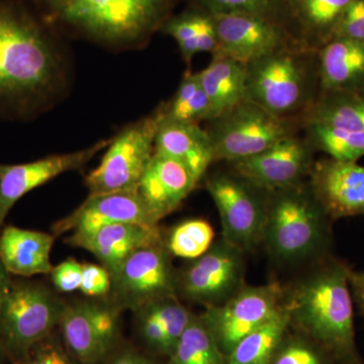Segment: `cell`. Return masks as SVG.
Listing matches in <instances>:
<instances>
[{"label": "cell", "mask_w": 364, "mask_h": 364, "mask_svg": "<svg viewBox=\"0 0 364 364\" xmlns=\"http://www.w3.org/2000/svg\"><path fill=\"white\" fill-rule=\"evenodd\" d=\"M55 235L9 226L0 232V261L11 274H49Z\"/></svg>", "instance_id": "23"}, {"label": "cell", "mask_w": 364, "mask_h": 364, "mask_svg": "<svg viewBox=\"0 0 364 364\" xmlns=\"http://www.w3.org/2000/svg\"><path fill=\"white\" fill-rule=\"evenodd\" d=\"M14 364H25L23 361H14Z\"/></svg>", "instance_id": "44"}, {"label": "cell", "mask_w": 364, "mask_h": 364, "mask_svg": "<svg viewBox=\"0 0 364 364\" xmlns=\"http://www.w3.org/2000/svg\"><path fill=\"white\" fill-rule=\"evenodd\" d=\"M168 358V364H226L214 335L203 318L195 315H191Z\"/></svg>", "instance_id": "29"}, {"label": "cell", "mask_w": 364, "mask_h": 364, "mask_svg": "<svg viewBox=\"0 0 364 364\" xmlns=\"http://www.w3.org/2000/svg\"><path fill=\"white\" fill-rule=\"evenodd\" d=\"M314 149L298 134L286 136L259 154L231 163L233 170L267 191L298 186L310 176Z\"/></svg>", "instance_id": "15"}, {"label": "cell", "mask_w": 364, "mask_h": 364, "mask_svg": "<svg viewBox=\"0 0 364 364\" xmlns=\"http://www.w3.org/2000/svg\"><path fill=\"white\" fill-rule=\"evenodd\" d=\"M161 242L159 226L124 223L102 228L90 236L69 244L93 254L102 267L112 272L139 249Z\"/></svg>", "instance_id": "20"}, {"label": "cell", "mask_w": 364, "mask_h": 364, "mask_svg": "<svg viewBox=\"0 0 364 364\" xmlns=\"http://www.w3.org/2000/svg\"><path fill=\"white\" fill-rule=\"evenodd\" d=\"M165 119L198 124L213 119V109L198 73L186 72L176 95L161 105Z\"/></svg>", "instance_id": "31"}, {"label": "cell", "mask_w": 364, "mask_h": 364, "mask_svg": "<svg viewBox=\"0 0 364 364\" xmlns=\"http://www.w3.org/2000/svg\"><path fill=\"white\" fill-rule=\"evenodd\" d=\"M210 123L207 131L215 162L233 163L259 154L301 128V122L275 116L249 100H243Z\"/></svg>", "instance_id": "6"}, {"label": "cell", "mask_w": 364, "mask_h": 364, "mask_svg": "<svg viewBox=\"0 0 364 364\" xmlns=\"http://www.w3.org/2000/svg\"><path fill=\"white\" fill-rule=\"evenodd\" d=\"M352 296L364 316V270H348Z\"/></svg>", "instance_id": "40"}, {"label": "cell", "mask_w": 364, "mask_h": 364, "mask_svg": "<svg viewBox=\"0 0 364 364\" xmlns=\"http://www.w3.org/2000/svg\"><path fill=\"white\" fill-rule=\"evenodd\" d=\"M331 222L308 182L268 191L263 242L277 259L299 262L326 252Z\"/></svg>", "instance_id": "4"}, {"label": "cell", "mask_w": 364, "mask_h": 364, "mask_svg": "<svg viewBox=\"0 0 364 364\" xmlns=\"http://www.w3.org/2000/svg\"><path fill=\"white\" fill-rule=\"evenodd\" d=\"M214 236V229L205 220H188L171 230L165 246L172 255L195 260L212 247Z\"/></svg>", "instance_id": "33"}, {"label": "cell", "mask_w": 364, "mask_h": 364, "mask_svg": "<svg viewBox=\"0 0 364 364\" xmlns=\"http://www.w3.org/2000/svg\"><path fill=\"white\" fill-rule=\"evenodd\" d=\"M352 0H296L294 16L304 48L317 51L334 38Z\"/></svg>", "instance_id": "26"}, {"label": "cell", "mask_w": 364, "mask_h": 364, "mask_svg": "<svg viewBox=\"0 0 364 364\" xmlns=\"http://www.w3.org/2000/svg\"><path fill=\"white\" fill-rule=\"evenodd\" d=\"M334 38L364 42V0H352L337 26Z\"/></svg>", "instance_id": "38"}, {"label": "cell", "mask_w": 364, "mask_h": 364, "mask_svg": "<svg viewBox=\"0 0 364 364\" xmlns=\"http://www.w3.org/2000/svg\"><path fill=\"white\" fill-rule=\"evenodd\" d=\"M289 326V316L282 310L264 325L254 330L228 354L226 364H270Z\"/></svg>", "instance_id": "28"}, {"label": "cell", "mask_w": 364, "mask_h": 364, "mask_svg": "<svg viewBox=\"0 0 364 364\" xmlns=\"http://www.w3.org/2000/svg\"><path fill=\"white\" fill-rule=\"evenodd\" d=\"M105 364H154L149 358L144 356L133 349H124L112 354L111 358L107 359Z\"/></svg>", "instance_id": "41"}, {"label": "cell", "mask_w": 364, "mask_h": 364, "mask_svg": "<svg viewBox=\"0 0 364 364\" xmlns=\"http://www.w3.org/2000/svg\"><path fill=\"white\" fill-rule=\"evenodd\" d=\"M198 182L186 165L154 152L139 182L138 193L158 224L181 205Z\"/></svg>", "instance_id": "19"}, {"label": "cell", "mask_w": 364, "mask_h": 364, "mask_svg": "<svg viewBox=\"0 0 364 364\" xmlns=\"http://www.w3.org/2000/svg\"><path fill=\"white\" fill-rule=\"evenodd\" d=\"M65 305L39 284L11 287L0 308V342L14 361L25 359L33 345L59 326Z\"/></svg>", "instance_id": "8"}, {"label": "cell", "mask_w": 364, "mask_h": 364, "mask_svg": "<svg viewBox=\"0 0 364 364\" xmlns=\"http://www.w3.org/2000/svg\"><path fill=\"white\" fill-rule=\"evenodd\" d=\"M164 242L139 249L111 272L112 304L139 311L176 296L177 277Z\"/></svg>", "instance_id": "10"}, {"label": "cell", "mask_w": 364, "mask_h": 364, "mask_svg": "<svg viewBox=\"0 0 364 364\" xmlns=\"http://www.w3.org/2000/svg\"><path fill=\"white\" fill-rule=\"evenodd\" d=\"M221 218L223 240L242 252L263 242L268 191L233 172H220L205 183Z\"/></svg>", "instance_id": "9"}, {"label": "cell", "mask_w": 364, "mask_h": 364, "mask_svg": "<svg viewBox=\"0 0 364 364\" xmlns=\"http://www.w3.org/2000/svg\"><path fill=\"white\" fill-rule=\"evenodd\" d=\"M284 291L279 284L244 286L222 305L207 308L200 317L228 356L244 337L282 310Z\"/></svg>", "instance_id": "11"}, {"label": "cell", "mask_w": 364, "mask_h": 364, "mask_svg": "<svg viewBox=\"0 0 364 364\" xmlns=\"http://www.w3.org/2000/svg\"><path fill=\"white\" fill-rule=\"evenodd\" d=\"M154 152L186 165L198 181L215 162L214 148L207 130L198 124L165 117L157 131Z\"/></svg>", "instance_id": "21"}, {"label": "cell", "mask_w": 364, "mask_h": 364, "mask_svg": "<svg viewBox=\"0 0 364 364\" xmlns=\"http://www.w3.org/2000/svg\"><path fill=\"white\" fill-rule=\"evenodd\" d=\"M4 354H6V351H4L1 342H0V364H2V359H4Z\"/></svg>", "instance_id": "43"}, {"label": "cell", "mask_w": 364, "mask_h": 364, "mask_svg": "<svg viewBox=\"0 0 364 364\" xmlns=\"http://www.w3.org/2000/svg\"><path fill=\"white\" fill-rule=\"evenodd\" d=\"M163 32L173 38L184 60L191 61L198 53L217 51L214 18L208 11H188L165 21Z\"/></svg>", "instance_id": "27"}, {"label": "cell", "mask_w": 364, "mask_h": 364, "mask_svg": "<svg viewBox=\"0 0 364 364\" xmlns=\"http://www.w3.org/2000/svg\"><path fill=\"white\" fill-rule=\"evenodd\" d=\"M284 336L270 364H334L322 347L306 336Z\"/></svg>", "instance_id": "35"}, {"label": "cell", "mask_w": 364, "mask_h": 364, "mask_svg": "<svg viewBox=\"0 0 364 364\" xmlns=\"http://www.w3.org/2000/svg\"><path fill=\"white\" fill-rule=\"evenodd\" d=\"M316 124L364 133V91L321 90L301 124Z\"/></svg>", "instance_id": "25"}, {"label": "cell", "mask_w": 364, "mask_h": 364, "mask_svg": "<svg viewBox=\"0 0 364 364\" xmlns=\"http://www.w3.org/2000/svg\"><path fill=\"white\" fill-rule=\"evenodd\" d=\"M306 139L315 151H321L332 159L358 162L364 156V133L339 130L321 124H304Z\"/></svg>", "instance_id": "32"}, {"label": "cell", "mask_w": 364, "mask_h": 364, "mask_svg": "<svg viewBox=\"0 0 364 364\" xmlns=\"http://www.w3.org/2000/svg\"><path fill=\"white\" fill-rule=\"evenodd\" d=\"M171 0H46L57 20L105 42L132 44L164 23Z\"/></svg>", "instance_id": "5"}, {"label": "cell", "mask_w": 364, "mask_h": 364, "mask_svg": "<svg viewBox=\"0 0 364 364\" xmlns=\"http://www.w3.org/2000/svg\"><path fill=\"white\" fill-rule=\"evenodd\" d=\"M212 16L218 38L217 51L213 56L228 57L246 65L282 50L306 49L284 26L259 16L244 14Z\"/></svg>", "instance_id": "14"}, {"label": "cell", "mask_w": 364, "mask_h": 364, "mask_svg": "<svg viewBox=\"0 0 364 364\" xmlns=\"http://www.w3.org/2000/svg\"><path fill=\"white\" fill-rule=\"evenodd\" d=\"M9 274L11 273L7 272L6 268L4 267V265L0 261V308L4 305L6 296H9L11 287H13Z\"/></svg>", "instance_id": "42"}, {"label": "cell", "mask_w": 364, "mask_h": 364, "mask_svg": "<svg viewBox=\"0 0 364 364\" xmlns=\"http://www.w3.org/2000/svg\"><path fill=\"white\" fill-rule=\"evenodd\" d=\"M308 183L328 217L364 215V167L327 157L314 162Z\"/></svg>", "instance_id": "18"}, {"label": "cell", "mask_w": 364, "mask_h": 364, "mask_svg": "<svg viewBox=\"0 0 364 364\" xmlns=\"http://www.w3.org/2000/svg\"><path fill=\"white\" fill-rule=\"evenodd\" d=\"M109 142L100 141L76 152L51 155L23 164L0 163V232L7 215L23 196L61 174L80 168Z\"/></svg>", "instance_id": "16"}, {"label": "cell", "mask_w": 364, "mask_h": 364, "mask_svg": "<svg viewBox=\"0 0 364 364\" xmlns=\"http://www.w3.org/2000/svg\"><path fill=\"white\" fill-rule=\"evenodd\" d=\"M348 270L340 261H325L289 294L284 293V309L289 326L298 328L336 363L360 364Z\"/></svg>", "instance_id": "2"}, {"label": "cell", "mask_w": 364, "mask_h": 364, "mask_svg": "<svg viewBox=\"0 0 364 364\" xmlns=\"http://www.w3.org/2000/svg\"><path fill=\"white\" fill-rule=\"evenodd\" d=\"M124 223L158 226L151 218L138 191L88 196L85 202L71 215L56 223L53 232L55 236H58L73 231V234L67 238V243H69L90 236L102 228Z\"/></svg>", "instance_id": "17"}, {"label": "cell", "mask_w": 364, "mask_h": 364, "mask_svg": "<svg viewBox=\"0 0 364 364\" xmlns=\"http://www.w3.org/2000/svg\"><path fill=\"white\" fill-rule=\"evenodd\" d=\"M163 117L160 105L112 139L100 165L86 176L88 196L138 191L141 177L154 155L155 138Z\"/></svg>", "instance_id": "7"}, {"label": "cell", "mask_w": 364, "mask_h": 364, "mask_svg": "<svg viewBox=\"0 0 364 364\" xmlns=\"http://www.w3.org/2000/svg\"><path fill=\"white\" fill-rule=\"evenodd\" d=\"M320 91H364V42L334 38L317 51Z\"/></svg>", "instance_id": "22"}, {"label": "cell", "mask_w": 364, "mask_h": 364, "mask_svg": "<svg viewBox=\"0 0 364 364\" xmlns=\"http://www.w3.org/2000/svg\"><path fill=\"white\" fill-rule=\"evenodd\" d=\"M181 301L176 296L158 299L144 306L138 313V329L144 343L151 350L163 354L165 331Z\"/></svg>", "instance_id": "34"}, {"label": "cell", "mask_w": 364, "mask_h": 364, "mask_svg": "<svg viewBox=\"0 0 364 364\" xmlns=\"http://www.w3.org/2000/svg\"><path fill=\"white\" fill-rule=\"evenodd\" d=\"M21 361L25 364H78L63 340H60L53 333L33 345Z\"/></svg>", "instance_id": "36"}, {"label": "cell", "mask_w": 364, "mask_h": 364, "mask_svg": "<svg viewBox=\"0 0 364 364\" xmlns=\"http://www.w3.org/2000/svg\"><path fill=\"white\" fill-rule=\"evenodd\" d=\"M51 279L54 287L61 293H73L80 289L82 280V264L69 258L56 267H53Z\"/></svg>", "instance_id": "39"}, {"label": "cell", "mask_w": 364, "mask_h": 364, "mask_svg": "<svg viewBox=\"0 0 364 364\" xmlns=\"http://www.w3.org/2000/svg\"><path fill=\"white\" fill-rule=\"evenodd\" d=\"M318 93L317 53L314 50H282L246 64L245 100L275 116L301 122Z\"/></svg>", "instance_id": "3"}, {"label": "cell", "mask_w": 364, "mask_h": 364, "mask_svg": "<svg viewBox=\"0 0 364 364\" xmlns=\"http://www.w3.org/2000/svg\"><path fill=\"white\" fill-rule=\"evenodd\" d=\"M111 272L105 267L85 263L82 264L80 291L90 298H100L111 293Z\"/></svg>", "instance_id": "37"}, {"label": "cell", "mask_w": 364, "mask_h": 364, "mask_svg": "<svg viewBox=\"0 0 364 364\" xmlns=\"http://www.w3.org/2000/svg\"><path fill=\"white\" fill-rule=\"evenodd\" d=\"M52 41L23 7L0 0V117L33 114L59 75Z\"/></svg>", "instance_id": "1"}, {"label": "cell", "mask_w": 364, "mask_h": 364, "mask_svg": "<svg viewBox=\"0 0 364 364\" xmlns=\"http://www.w3.org/2000/svg\"><path fill=\"white\" fill-rule=\"evenodd\" d=\"M210 14H244L259 16L284 26L299 40L296 0H198ZM303 46V45H301Z\"/></svg>", "instance_id": "30"}, {"label": "cell", "mask_w": 364, "mask_h": 364, "mask_svg": "<svg viewBox=\"0 0 364 364\" xmlns=\"http://www.w3.org/2000/svg\"><path fill=\"white\" fill-rule=\"evenodd\" d=\"M198 76L212 105L213 119L245 100V64L228 57L214 56L207 68L198 72Z\"/></svg>", "instance_id": "24"}, {"label": "cell", "mask_w": 364, "mask_h": 364, "mask_svg": "<svg viewBox=\"0 0 364 364\" xmlns=\"http://www.w3.org/2000/svg\"><path fill=\"white\" fill-rule=\"evenodd\" d=\"M122 309L114 304L85 301L65 306L62 340L78 364H102L117 347Z\"/></svg>", "instance_id": "12"}, {"label": "cell", "mask_w": 364, "mask_h": 364, "mask_svg": "<svg viewBox=\"0 0 364 364\" xmlns=\"http://www.w3.org/2000/svg\"><path fill=\"white\" fill-rule=\"evenodd\" d=\"M243 254L223 239L213 244L177 280L182 294L207 308L222 305L245 286Z\"/></svg>", "instance_id": "13"}]
</instances>
